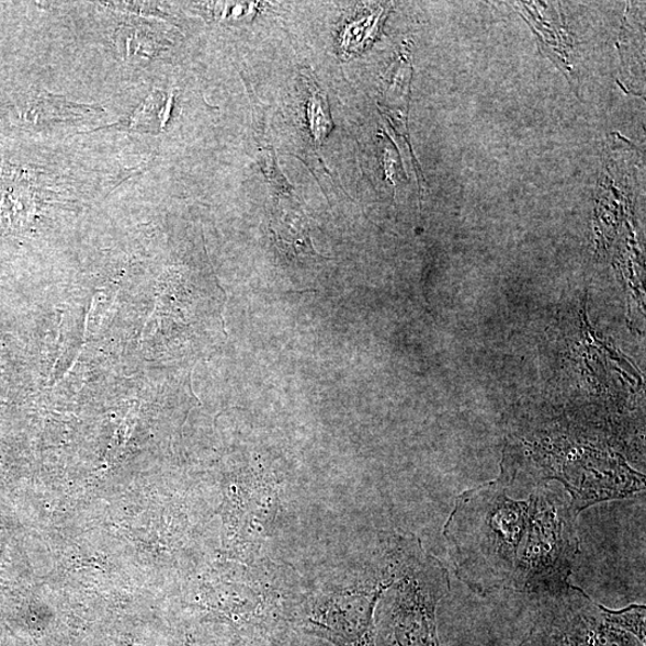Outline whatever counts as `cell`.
I'll list each match as a JSON object with an SVG mask.
<instances>
[{
	"instance_id": "277c9868",
	"label": "cell",
	"mask_w": 646,
	"mask_h": 646,
	"mask_svg": "<svg viewBox=\"0 0 646 646\" xmlns=\"http://www.w3.org/2000/svg\"><path fill=\"white\" fill-rule=\"evenodd\" d=\"M526 499L529 521L510 589L536 600L570 583L581 556L579 513L562 486H540Z\"/></svg>"
},
{
	"instance_id": "5b68a950",
	"label": "cell",
	"mask_w": 646,
	"mask_h": 646,
	"mask_svg": "<svg viewBox=\"0 0 646 646\" xmlns=\"http://www.w3.org/2000/svg\"><path fill=\"white\" fill-rule=\"evenodd\" d=\"M445 566L419 546L375 613L376 646H442L438 608L451 592Z\"/></svg>"
},
{
	"instance_id": "7a4b0ae2",
	"label": "cell",
	"mask_w": 646,
	"mask_h": 646,
	"mask_svg": "<svg viewBox=\"0 0 646 646\" xmlns=\"http://www.w3.org/2000/svg\"><path fill=\"white\" fill-rule=\"evenodd\" d=\"M512 440L502 463V481L517 498H526L537 487L558 481L578 513L612 500L641 496L643 474L605 447L569 433H533Z\"/></svg>"
},
{
	"instance_id": "6da1fadb",
	"label": "cell",
	"mask_w": 646,
	"mask_h": 646,
	"mask_svg": "<svg viewBox=\"0 0 646 646\" xmlns=\"http://www.w3.org/2000/svg\"><path fill=\"white\" fill-rule=\"evenodd\" d=\"M421 545L415 535L381 533L342 564L297 582L285 624L336 646H376L375 613Z\"/></svg>"
},
{
	"instance_id": "ba28073f",
	"label": "cell",
	"mask_w": 646,
	"mask_h": 646,
	"mask_svg": "<svg viewBox=\"0 0 646 646\" xmlns=\"http://www.w3.org/2000/svg\"><path fill=\"white\" fill-rule=\"evenodd\" d=\"M170 104L171 98L161 90H155L132 114L128 127L141 132L160 131L167 123Z\"/></svg>"
},
{
	"instance_id": "9c48e42d",
	"label": "cell",
	"mask_w": 646,
	"mask_h": 646,
	"mask_svg": "<svg viewBox=\"0 0 646 646\" xmlns=\"http://www.w3.org/2000/svg\"><path fill=\"white\" fill-rule=\"evenodd\" d=\"M609 615L617 627L628 632V634L634 635L645 644V605L631 604L621 611L609 610Z\"/></svg>"
},
{
	"instance_id": "52a82bcc",
	"label": "cell",
	"mask_w": 646,
	"mask_h": 646,
	"mask_svg": "<svg viewBox=\"0 0 646 646\" xmlns=\"http://www.w3.org/2000/svg\"><path fill=\"white\" fill-rule=\"evenodd\" d=\"M236 646H336L282 624L237 639Z\"/></svg>"
},
{
	"instance_id": "3957f363",
	"label": "cell",
	"mask_w": 646,
	"mask_h": 646,
	"mask_svg": "<svg viewBox=\"0 0 646 646\" xmlns=\"http://www.w3.org/2000/svg\"><path fill=\"white\" fill-rule=\"evenodd\" d=\"M526 521L529 499L499 479L461 494L443 530L460 581L480 597L510 589Z\"/></svg>"
},
{
	"instance_id": "8992f818",
	"label": "cell",
	"mask_w": 646,
	"mask_h": 646,
	"mask_svg": "<svg viewBox=\"0 0 646 646\" xmlns=\"http://www.w3.org/2000/svg\"><path fill=\"white\" fill-rule=\"evenodd\" d=\"M532 601L533 624L520 646H645L611 621L609 609L571 583Z\"/></svg>"
}]
</instances>
